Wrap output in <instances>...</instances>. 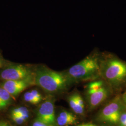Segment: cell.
Returning <instances> with one entry per match:
<instances>
[{
  "instance_id": "ffe728a7",
  "label": "cell",
  "mask_w": 126,
  "mask_h": 126,
  "mask_svg": "<svg viewBox=\"0 0 126 126\" xmlns=\"http://www.w3.org/2000/svg\"><path fill=\"white\" fill-rule=\"evenodd\" d=\"M3 64V61L2 60V59L1 58V56H0V67H1Z\"/></svg>"
},
{
  "instance_id": "d6986e66",
  "label": "cell",
  "mask_w": 126,
  "mask_h": 126,
  "mask_svg": "<svg viewBox=\"0 0 126 126\" xmlns=\"http://www.w3.org/2000/svg\"><path fill=\"white\" fill-rule=\"evenodd\" d=\"M78 126H98L97 125H96L94 124H83V125H81Z\"/></svg>"
},
{
  "instance_id": "9a60e30c",
  "label": "cell",
  "mask_w": 126,
  "mask_h": 126,
  "mask_svg": "<svg viewBox=\"0 0 126 126\" xmlns=\"http://www.w3.org/2000/svg\"><path fill=\"white\" fill-rule=\"evenodd\" d=\"M11 118L14 122L18 125L22 124L26 121V120L23 117L19 115L11 114Z\"/></svg>"
},
{
  "instance_id": "8fae6325",
  "label": "cell",
  "mask_w": 126,
  "mask_h": 126,
  "mask_svg": "<svg viewBox=\"0 0 126 126\" xmlns=\"http://www.w3.org/2000/svg\"><path fill=\"white\" fill-rule=\"evenodd\" d=\"M68 101L70 108L72 109L74 113L79 115L84 114L85 109L81 108L77 103L75 98V93H73L69 96L68 99Z\"/></svg>"
},
{
  "instance_id": "3957f363",
  "label": "cell",
  "mask_w": 126,
  "mask_h": 126,
  "mask_svg": "<svg viewBox=\"0 0 126 126\" xmlns=\"http://www.w3.org/2000/svg\"><path fill=\"white\" fill-rule=\"evenodd\" d=\"M35 83L49 94L62 92L71 84L65 73L57 72L45 67L39 68L36 70Z\"/></svg>"
},
{
  "instance_id": "30bf717a",
  "label": "cell",
  "mask_w": 126,
  "mask_h": 126,
  "mask_svg": "<svg viewBox=\"0 0 126 126\" xmlns=\"http://www.w3.org/2000/svg\"><path fill=\"white\" fill-rule=\"evenodd\" d=\"M12 96L2 87H0V109L6 108L9 105Z\"/></svg>"
},
{
  "instance_id": "8992f818",
  "label": "cell",
  "mask_w": 126,
  "mask_h": 126,
  "mask_svg": "<svg viewBox=\"0 0 126 126\" xmlns=\"http://www.w3.org/2000/svg\"><path fill=\"white\" fill-rule=\"evenodd\" d=\"M113 92L107 83L98 89L86 90V98L90 108L94 109L99 107Z\"/></svg>"
},
{
  "instance_id": "7c38bea8",
  "label": "cell",
  "mask_w": 126,
  "mask_h": 126,
  "mask_svg": "<svg viewBox=\"0 0 126 126\" xmlns=\"http://www.w3.org/2000/svg\"><path fill=\"white\" fill-rule=\"evenodd\" d=\"M11 114L19 115L23 117L26 121L30 117V112L26 108L24 107L15 108L11 111Z\"/></svg>"
},
{
  "instance_id": "ac0fdd59",
  "label": "cell",
  "mask_w": 126,
  "mask_h": 126,
  "mask_svg": "<svg viewBox=\"0 0 126 126\" xmlns=\"http://www.w3.org/2000/svg\"><path fill=\"white\" fill-rule=\"evenodd\" d=\"M122 99L126 106V91L122 95Z\"/></svg>"
},
{
  "instance_id": "e0dca14e",
  "label": "cell",
  "mask_w": 126,
  "mask_h": 126,
  "mask_svg": "<svg viewBox=\"0 0 126 126\" xmlns=\"http://www.w3.org/2000/svg\"><path fill=\"white\" fill-rule=\"evenodd\" d=\"M0 126H13L8 122L5 121H0Z\"/></svg>"
},
{
  "instance_id": "4fadbf2b",
  "label": "cell",
  "mask_w": 126,
  "mask_h": 126,
  "mask_svg": "<svg viewBox=\"0 0 126 126\" xmlns=\"http://www.w3.org/2000/svg\"><path fill=\"white\" fill-rule=\"evenodd\" d=\"M23 99L26 102L33 105H37L41 102L40 101L37 99L33 94L31 91L27 92L24 94Z\"/></svg>"
},
{
  "instance_id": "52a82bcc",
  "label": "cell",
  "mask_w": 126,
  "mask_h": 126,
  "mask_svg": "<svg viewBox=\"0 0 126 126\" xmlns=\"http://www.w3.org/2000/svg\"><path fill=\"white\" fill-rule=\"evenodd\" d=\"M36 120L49 125L56 126V118L53 99H48L41 105L37 111Z\"/></svg>"
},
{
  "instance_id": "6da1fadb",
  "label": "cell",
  "mask_w": 126,
  "mask_h": 126,
  "mask_svg": "<svg viewBox=\"0 0 126 126\" xmlns=\"http://www.w3.org/2000/svg\"><path fill=\"white\" fill-rule=\"evenodd\" d=\"M100 78L113 92L126 88V61L112 52H102Z\"/></svg>"
},
{
  "instance_id": "5b68a950",
  "label": "cell",
  "mask_w": 126,
  "mask_h": 126,
  "mask_svg": "<svg viewBox=\"0 0 126 126\" xmlns=\"http://www.w3.org/2000/svg\"><path fill=\"white\" fill-rule=\"evenodd\" d=\"M1 78L6 80H31L35 81V74L25 65L18 64L5 68L0 73Z\"/></svg>"
},
{
  "instance_id": "2e32d148",
  "label": "cell",
  "mask_w": 126,
  "mask_h": 126,
  "mask_svg": "<svg viewBox=\"0 0 126 126\" xmlns=\"http://www.w3.org/2000/svg\"><path fill=\"white\" fill-rule=\"evenodd\" d=\"M32 126H54L53 125H50L47 124H46L44 122H40L38 120H36V121L34 122L32 124Z\"/></svg>"
},
{
  "instance_id": "ba28073f",
  "label": "cell",
  "mask_w": 126,
  "mask_h": 126,
  "mask_svg": "<svg viewBox=\"0 0 126 126\" xmlns=\"http://www.w3.org/2000/svg\"><path fill=\"white\" fill-rule=\"evenodd\" d=\"M34 84H35V81L31 80H6L2 84V87L11 96H16Z\"/></svg>"
},
{
  "instance_id": "277c9868",
  "label": "cell",
  "mask_w": 126,
  "mask_h": 126,
  "mask_svg": "<svg viewBox=\"0 0 126 126\" xmlns=\"http://www.w3.org/2000/svg\"><path fill=\"white\" fill-rule=\"evenodd\" d=\"M126 108L122 95H118L109 101L98 113L96 120L100 123L116 126L122 111Z\"/></svg>"
},
{
  "instance_id": "9c48e42d",
  "label": "cell",
  "mask_w": 126,
  "mask_h": 126,
  "mask_svg": "<svg viewBox=\"0 0 126 126\" xmlns=\"http://www.w3.org/2000/svg\"><path fill=\"white\" fill-rule=\"evenodd\" d=\"M78 118L73 113L68 111H63L56 118V123L59 126H68L75 124Z\"/></svg>"
},
{
  "instance_id": "5bb4252c",
  "label": "cell",
  "mask_w": 126,
  "mask_h": 126,
  "mask_svg": "<svg viewBox=\"0 0 126 126\" xmlns=\"http://www.w3.org/2000/svg\"><path fill=\"white\" fill-rule=\"evenodd\" d=\"M116 126H126V108L121 113Z\"/></svg>"
},
{
  "instance_id": "7a4b0ae2",
  "label": "cell",
  "mask_w": 126,
  "mask_h": 126,
  "mask_svg": "<svg viewBox=\"0 0 126 126\" xmlns=\"http://www.w3.org/2000/svg\"><path fill=\"white\" fill-rule=\"evenodd\" d=\"M102 52L94 50L65 73L71 84L82 81H92L100 78Z\"/></svg>"
}]
</instances>
